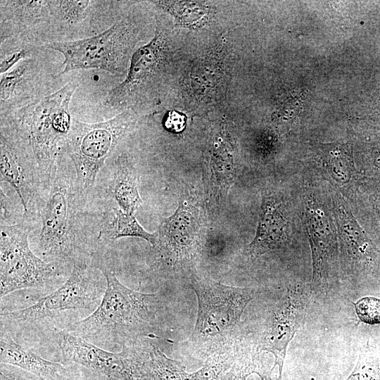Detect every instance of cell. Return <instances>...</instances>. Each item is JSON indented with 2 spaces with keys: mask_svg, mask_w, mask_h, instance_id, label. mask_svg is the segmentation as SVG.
I'll list each match as a JSON object with an SVG mask.
<instances>
[{
  "mask_svg": "<svg viewBox=\"0 0 380 380\" xmlns=\"http://www.w3.org/2000/svg\"><path fill=\"white\" fill-rule=\"evenodd\" d=\"M106 280L96 310L68 331L102 348L132 345L143 337L156 336L164 303L160 293H144L122 284L102 260L94 262Z\"/></svg>",
  "mask_w": 380,
  "mask_h": 380,
  "instance_id": "cell-1",
  "label": "cell"
},
{
  "mask_svg": "<svg viewBox=\"0 0 380 380\" xmlns=\"http://www.w3.org/2000/svg\"><path fill=\"white\" fill-rule=\"evenodd\" d=\"M74 80L35 102L0 118V138L22 152L33 164L43 191L48 190L58 159L70 132Z\"/></svg>",
  "mask_w": 380,
  "mask_h": 380,
  "instance_id": "cell-2",
  "label": "cell"
},
{
  "mask_svg": "<svg viewBox=\"0 0 380 380\" xmlns=\"http://www.w3.org/2000/svg\"><path fill=\"white\" fill-rule=\"evenodd\" d=\"M60 155L48 189L37 209L41 220L37 249L47 262L64 268L96 257V240L85 230L87 217L82 211L74 168Z\"/></svg>",
  "mask_w": 380,
  "mask_h": 380,
  "instance_id": "cell-3",
  "label": "cell"
},
{
  "mask_svg": "<svg viewBox=\"0 0 380 380\" xmlns=\"http://www.w3.org/2000/svg\"><path fill=\"white\" fill-rule=\"evenodd\" d=\"M106 289V280L91 260L75 264L56 289L35 303L12 311L1 312V331H69L89 317L99 305ZM13 331V333L14 332Z\"/></svg>",
  "mask_w": 380,
  "mask_h": 380,
  "instance_id": "cell-4",
  "label": "cell"
},
{
  "mask_svg": "<svg viewBox=\"0 0 380 380\" xmlns=\"http://www.w3.org/2000/svg\"><path fill=\"white\" fill-rule=\"evenodd\" d=\"M190 286L197 298L198 313L189 341L208 357L232 342L230 337L255 290L196 277L191 278Z\"/></svg>",
  "mask_w": 380,
  "mask_h": 380,
  "instance_id": "cell-5",
  "label": "cell"
},
{
  "mask_svg": "<svg viewBox=\"0 0 380 380\" xmlns=\"http://www.w3.org/2000/svg\"><path fill=\"white\" fill-rule=\"evenodd\" d=\"M138 119L134 110L127 109L101 122L84 123L72 120L61 153L71 160L78 194L85 203L106 160L134 128Z\"/></svg>",
  "mask_w": 380,
  "mask_h": 380,
  "instance_id": "cell-6",
  "label": "cell"
},
{
  "mask_svg": "<svg viewBox=\"0 0 380 380\" xmlns=\"http://www.w3.org/2000/svg\"><path fill=\"white\" fill-rule=\"evenodd\" d=\"M32 217L0 227V296L25 289L54 291L63 281V269L47 262L30 249Z\"/></svg>",
  "mask_w": 380,
  "mask_h": 380,
  "instance_id": "cell-7",
  "label": "cell"
},
{
  "mask_svg": "<svg viewBox=\"0 0 380 380\" xmlns=\"http://www.w3.org/2000/svg\"><path fill=\"white\" fill-rule=\"evenodd\" d=\"M139 28L130 15L121 16L105 31L91 37L46 44L63 56L59 75L77 70L98 69L113 75L124 73L130 52L138 39Z\"/></svg>",
  "mask_w": 380,
  "mask_h": 380,
  "instance_id": "cell-8",
  "label": "cell"
},
{
  "mask_svg": "<svg viewBox=\"0 0 380 380\" xmlns=\"http://www.w3.org/2000/svg\"><path fill=\"white\" fill-rule=\"evenodd\" d=\"M49 18L43 34L44 44L95 36L121 17L115 14L120 1L49 0Z\"/></svg>",
  "mask_w": 380,
  "mask_h": 380,
  "instance_id": "cell-9",
  "label": "cell"
},
{
  "mask_svg": "<svg viewBox=\"0 0 380 380\" xmlns=\"http://www.w3.org/2000/svg\"><path fill=\"white\" fill-rule=\"evenodd\" d=\"M303 215L312 255L310 291L317 295L326 293L337 251V230L331 213L315 195L305 198Z\"/></svg>",
  "mask_w": 380,
  "mask_h": 380,
  "instance_id": "cell-10",
  "label": "cell"
},
{
  "mask_svg": "<svg viewBox=\"0 0 380 380\" xmlns=\"http://www.w3.org/2000/svg\"><path fill=\"white\" fill-rule=\"evenodd\" d=\"M42 54V53H40ZM39 55L19 62L1 75L0 118L49 95L55 75Z\"/></svg>",
  "mask_w": 380,
  "mask_h": 380,
  "instance_id": "cell-11",
  "label": "cell"
},
{
  "mask_svg": "<svg viewBox=\"0 0 380 380\" xmlns=\"http://www.w3.org/2000/svg\"><path fill=\"white\" fill-rule=\"evenodd\" d=\"M310 294L308 287L303 284H289L285 298L273 312L270 327L262 338L260 350L274 355L272 370L278 367L277 380H282L287 348L305 319Z\"/></svg>",
  "mask_w": 380,
  "mask_h": 380,
  "instance_id": "cell-12",
  "label": "cell"
},
{
  "mask_svg": "<svg viewBox=\"0 0 380 380\" xmlns=\"http://www.w3.org/2000/svg\"><path fill=\"white\" fill-rule=\"evenodd\" d=\"M49 18V1L1 0L0 42L15 36H27L43 42Z\"/></svg>",
  "mask_w": 380,
  "mask_h": 380,
  "instance_id": "cell-13",
  "label": "cell"
},
{
  "mask_svg": "<svg viewBox=\"0 0 380 380\" xmlns=\"http://www.w3.org/2000/svg\"><path fill=\"white\" fill-rule=\"evenodd\" d=\"M289 241V222L284 204L278 196L267 192L262 198L256 232L246 254L257 258L285 247Z\"/></svg>",
  "mask_w": 380,
  "mask_h": 380,
  "instance_id": "cell-14",
  "label": "cell"
},
{
  "mask_svg": "<svg viewBox=\"0 0 380 380\" xmlns=\"http://www.w3.org/2000/svg\"><path fill=\"white\" fill-rule=\"evenodd\" d=\"M332 202L337 237L344 260L352 269L365 267L374 260L376 249L338 192L333 194Z\"/></svg>",
  "mask_w": 380,
  "mask_h": 380,
  "instance_id": "cell-15",
  "label": "cell"
},
{
  "mask_svg": "<svg viewBox=\"0 0 380 380\" xmlns=\"http://www.w3.org/2000/svg\"><path fill=\"white\" fill-rule=\"evenodd\" d=\"M51 336L58 346L64 363L78 364L107 378L116 379L119 352L102 348L65 330H56Z\"/></svg>",
  "mask_w": 380,
  "mask_h": 380,
  "instance_id": "cell-16",
  "label": "cell"
},
{
  "mask_svg": "<svg viewBox=\"0 0 380 380\" xmlns=\"http://www.w3.org/2000/svg\"><path fill=\"white\" fill-rule=\"evenodd\" d=\"M1 364L17 367L38 378L47 380H68V370L61 363L46 360L22 346L10 334L1 331Z\"/></svg>",
  "mask_w": 380,
  "mask_h": 380,
  "instance_id": "cell-17",
  "label": "cell"
},
{
  "mask_svg": "<svg viewBox=\"0 0 380 380\" xmlns=\"http://www.w3.org/2000/svg\"><path fill=\"white\" fill-rule=\"evenodd\" d=\"M108 191L125 212L134 214L142 204L138 172L124 156L115 160Z\"/></svg>",
  "mask_w": 380,
  "mask_h": 380,
  "instance_id": "cell-18",
  "label": "cell"
},
{
  "mask_svg": "<svg viewBox=\"0 0 380 380\" xmlns=\"http://www.w3.org/2000/svg\"><path fill=\"white\" fill-rule=\"evenodd\" d=\"M155 6L172 15L177 24L196 29L205 25L213 16L212 8L205 1H153Z\"/></svg>",
  "mask_w": 380,
  "mask_h": 380,
  "instance_id": "cell-19",
  "label": "cell"
},
{
  "mask_svg": "<svg viewBox=\"0 0 380 380\" xmlns=\"http://www.w3.org/2000/svg\"><path fill=\"white\" fill-rule=\"evenodd\" d=\"M149 380H186L189 375L181 362L167 357L155 345L144 343Z\"/></svg>",
  "mask_w": 380,
  "mask_h": 380,
  "instance_id": "cell-20",
  "label": "cell"
},
{
  "mask_svg": "<svg viewBox=\"0 0 380 380\" xmlns=\"http://www.w3.org/2000/svg\"><path fill=\"white\" fill-rule=\"evenodd\" d=\"M0 72H6L23 60L41 53L44 45L27 36H15L1 42Z\"/></svg>",
  "mask_w": 380,
  "mask_h": 380,
  "instance_id": "cell-21",
  "label": "cell"
},
{
  "mask_svg": "<svg viewBox=\"0 0 380 380\" xmlns=\"http://www.w3.org/2000/svg\"><path fill=\"white\" fill-rule=\"evenodd\" d=\"M114 215L111 221L100 230V239L116 240L132 236L146 240L152 246L156 244L157 233H149L138 222L134 214L121 209H113Z\"/></svg>",
  "mask_w": 380,
  "mask_h": 380,
  "instance_id": "cell-22",
  "label": "cell"
},
{
  "mask_svg": "<svg viewBox=\"0 0 380 380\" xmlns=\"http://www.w3.org/2000/svg\"><path fill=\"white\" fill-rule=\"evenodd\" d=\"M242 346L231 343L207 357L203 365L189 373L186 380H222L238 357Z\"/></svg>",
  "mask_w": 380,
  "mask_h": 380,
  "instance_id": "cell-23",
  "label": "cell"
},
{
  "mask_svg": "<svg viewBox=\"0 0 380 380\" xmlns=\"http://www.w3.org/2000/svg\"><path fill=\"white\" fill-rule=\"evenodd\" d=\"M329 175L339 185L348 184L351 180L355 165L350 149L346 144L332 146L324 156Z\"/></svg>",
  "mask_w": 380,
  "mask_h": 380,
  "instance_id": "cell-24",
  "label": "cell"
},
{
  "mask_svg": "<svg viewBox=\"0 0 380 380\" xmlns=\"http://www.w3.org/2000/svg\"><path fill=\"white\" fill-rule=\"evenodd\" d=\"M267 367L263 365L258 350L241 346L240 353L222 380H246Z\"/></svg>",
  "mask_w": 380,
  "mask_h": 380,
  "instance_id": "cell-25",
  "label": "cell"
},
{
  "mask_svg": "<svg viewBox=\"0 0 380 380\" xmlns=\"http://www.w3.org/2000/svg\"><path fill=\"white\" fill-rule=\"evenodd\" d=\"M345 380H380V350L369 345L361 348L352 372Z\"/></svg>",
  "mask_w": 380,
  "mask_h": 380,
  "instance_id": "cell-26",
  "label": "cell"
},
{
  "mask_svg": "<svg viewBox=\"0 0 380 380\" xmlns=\"http://www.w3.org/2000/svg\"><path fill=\"white\" fill-rule=\"evenodd\" d=\"M359 319L368 324H380V299L365 296L354 303Z\"/></svg>",
  "mask_w": 380,
  "mask_h": 380,
  "instance_id": "cell-27",
  "label": "cell"
},
{
  "mask_svg": "<svg viewBox=\"0 0 380 380\" xmlns=\"http://www.w3.org/2000/svg\"><path fill=\"white\" fill-rule=\"evenodd\" d=\"M186 120V118L184 114L175 110H171L165 115L164 125L168 130L179 132L184 128Z\"/></svg>",
  "mask_w": 380,
  "mask_h": 380,
  "instance_id": "cell-28",
  "label": "cell"
},
{
  "mask_svg": "<svg viewBox=\"0 0 380 380\" xmlns=\"http://www.w3.org/2000/svg\"><path fill=\"white\" fill-rule=\"evenodd\" d=\"M0 376L1 380H47L41 378L37 379H30L25 378L23 376L14 372L11 369H6V367H3L2 365L1 366Z\"/></svg>",
  "mask_w": 380,
  "mask_h": 380,
  "instance_id": "cell-29",
  "label": "cell"
},
{
  "mask_svg": "<svg viewBox=\"0 0 380 380\" xmlns=\"http://www.w3.org/2000/svg\"><path fill=\"white\" fill-rule=\"evenodd\" d=\"M258 375L261 380H272L271 376V371H269L268 369H265L260 372Z\"/></svg>",
  "mask_w": 380,
  "mask_h": 380,
  "instance_id": "cell-30",
  "label": "cell"
},
{
  "mask_svg": "<svg viewBox=\"0 0 380 380\" xmlns=\"http://www.w3.org/2000/svg\"><path fill=\"white\" fill-rule=\"evenodd\" d=\"M107 380H115V379H113V378H108Z\"/></svg>",
  "mask_w": 380,
  "mask_h": 380,
  "instance_id": "cell-31",
  "label": "cell"
}]
</instances>
